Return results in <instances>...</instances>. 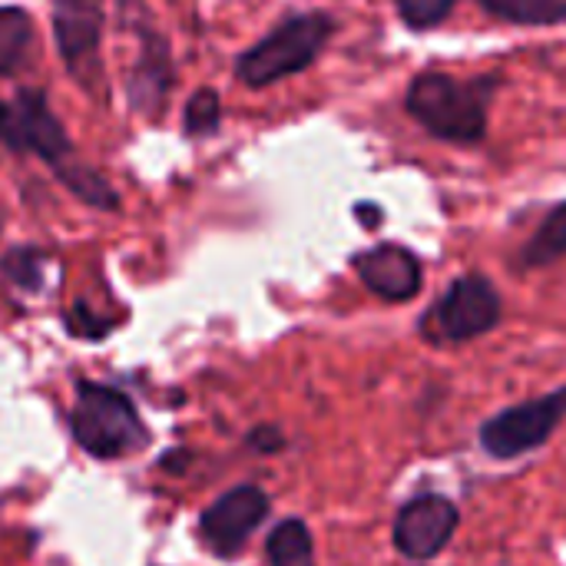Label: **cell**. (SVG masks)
<instances>
[{
	"instance_id": "obj_1",
	"label": "cell",
	"mask_w": 566,
	"mask_h": 566,
	"mask_svg": "<svg viewBox=\"0 0 566 566\" xmlns=\"http://www.w3.org/2000/svg\"><path fill=\"white\" fill-rule=\"evenodd\" d=\"M0 146L10 153H20V156L33 153L36 159H43L53 169V176L80 202H86L99 212L119 209L116 189L106 182V176H99L93 166H86L80 159L70 133L50 109V99L43 90L20 86L10 99L0 96Z\"/></svg>"
},
{
	"instance_id": "obj_2",
	"label": "cell",
	"mask_w": 566,
	"mask_h": 566,
	"mask_svg": "<svg viewBox=\"0 0 566 566\" xmlns=\"http://www.w3.org/2000/svg\"><path fill=\"white\" fill-rule=\"evenodd\" d=\"M497 76H451L444 70H424L411 80L405 93L408 116L444 143H481L491 123V99L497 93Z\"/></svg>"
},
{
	"instance_id": "obj_3",
	"label": "cell",
	"mask_w": 566,
	"mask_h": 566,
	"mask_svg": "<svg viewBox=\"0 0 566 566\" xmlns=\"http://www.w3.org/2000/svg\"><path fill=\"white\" fill-rule=\"evenodd\" d=\"M338 23L328 13H295L285 23H279L272 33H265L259 43L242 50L235 56V76L249 90L272 86L279 80H289L302 70H308L335 36Z\"/></svg>"
},
{
	"instance_id": "obj_4",
	"label": "cell",
	"mask_w": 566,
	"mask_h": 566,
	"mask_svg": "<svg viewBox=\"0 0 566 566\" xmlns=\"http://www.w3.org/2000/svg\"><path fill=\"white\" fill-rule=\"evenodd\" d=\"M504 322V295L501 289L481 275L468 272L454 279L434 305L418 318V335L431 348H461L484 335H491Z\"/></svg>"
},
{
	"instance_id": "obj_5",
	"label": "cell",
	"mask_w": 566,
	"mask_h": 566,
	"mask_svg": "<svg viewBox=\"0 0 566 566\" xmlns=\"http://www.w3.org/2000/svg\"><path fill=\"white\" fill-rule=\"evenodd\" d=\"M73 441L96 461H116L126 454H136L149 434L146 424L119 388L80 381L76 385V405L70 418Z\"/></svg>"
},
{
	"instance_id": "obj_6",
	"label": "cell",
	"mask_w": 566,
	"mask_h": 566,
	"mask_svg": "<svg viewBox=\"0 0 566 566\" xmlns=\"http://www.w3.org/2000/svg\"><path fill=\"white\" fill-rule=\"evenodd\" d=\"M566 421V385L507 405L497 415L484 418L478 428V444L481 451L497 461V464H511L521 461L534 451H541L544 444H551V438L560 431V424Z\"/></svg>"
},
{
	"instance_id": "obj_7",
	"label": "cell",
	"mask_w": 566,
	"mask_h": 566,
	"mask_svg": "<svg viewBox=\"0 0 566 566\" xmlns=\"http://www.w3.org/2000/svg\"><path fill=\"white\" fill-rule=\"evenodd\" d=\"M106 0H53V40L73 83L99 106L106 103V66L99 56Z\"/></svg>"
},
{
	"instance_id": "obj_8",
	"label": "cell",
	"mask_w": 566,
	"mask_h": 566,
	"mask_svg": "<svg viewBox=\"0 0 566 566\" xmlns=\"http://www.w3.org/2000/svg\"><path fill=\"white\" fill-rule=\"evenodd\" d=\"M461 527V507L438 491H421L408 497L391 524V547L408 564L438 560Z\"/></svg>"
},
{
	"instance_id": "obj_9",
	"label": "cell",
	"mask_w": 566,
	"mask_h": 566,
	"mask_svg": "<svg viewBox=\"0 0 566 566\" xmlns=\"http://www.w3.org/2000/svg\"><path fill=\"white\" fill-rule=\"evenodd\" d=\"M272 497L259 484H235L219 494L199 517V541L222 560L239 557L252 534L269 521Z\"/></svg>"
},
{
	"instance_id": "obj_10",
	"label": "cell",
	"mask_w": 566,
	"mask_h": 566,
	"mask_svg": "<svg viewBox=\"0 0 566 566\" xmlns=\"http://www.w3.org/2000/svg\"><path fill=\"white\" fill-rule=\"evenodd\" d=\"M358 282L388 305L415 302L424 289V265L415 249L401 242H378L352 255Z\"/></svg>"
},
{
	"instance_id": "obj_11",
	"label": "cell",
	"mask_w": 566,
	"mask_h": 566,
	"mask_svg": "<svg viewBox=\"0 0 566 566\" xmlns=\"http://www.w3.org/2000/svg\"><path fill=\"white\" fill-rule=\"evenodd\" d=\"M172 83H176V63H172L169 40L156 27H139V53L126 73V96L133 113L146 119H163Z\"/></svg>"
},
{
	"instance_id": "obj_12",
	"label": "cell",
	"mask_w": 566,
	"mask_h": 566,
	"mask_svg": "<svg viewBox=\"0 0 566 566\" xmlns=\"http://www.w3.org/2000/svg\"><path fill=\"white\" fill-rule=\"evenodd\" d=\"M566 259V199L557 202L537 226V232L517 252V272L551 269Z\"/></svg>"
},
{
	"instance_id": "obj_13",
	"label": "cell",
	"mask_w": 566,
	"mask_h": 566,
	"mask_svg": "<svg viewBox=\"0 0 566 566\" xmlns=\"http://www.w3.org/2000/svg\"><path fill=\"white\" fill-rule=\"evenodd\" d=\"M269 566H318L315 560V534L302 517H285L269 531L265 541Z\"/></svg>"
},
{
	"instance_id": "obj_14",
	"label": "cell",
	"mask_w": 566,
	"mask_h": 566,
	"mask_svg": "<svg viewBox=\"0 0 566 566\" xmlns=\"http://www.w3.org/2000/svg\"><path fill=\"white\" fill-rule=\"evenodd\" d=\"M33 50V20L23 7H0V76L27 66Z\"/></svg>"
},
{
	"instance_id": "obj_15",
	"label": "cell",
	"mask_w": 566,
	"mask_h": 566,
	"mask_svg": "<svg viewBox=\"0 0 566 566\" xmlns=\"http://www.w3.org/2000/svg\"><path fill=\"white\" fill-rule=\"evenodd\" d=\"M491 17L517 27H554L566 20V0H478Z\"/></svg>"
},
{
	"instance_id": "obj_16",
	"label": "cell",
	"mask_w": 566,
	"mask_h": 566,
	"mask_svg": "<svg viewBox=\"0 0 566 566\" xmlns=\"http://www.w3.org/2000/svg\"><path fill=\"white\" fill-rule=\"evenodd\" d=\"M219 123H222V99L212 86H199L186 109H182V133L192 136V139H202V136H212L219 133Z\"/></svg>"
},
{
	"instance_id": "obj_17",
	"label": "cell",
	"mask_w": 566,
	"mask_h": 566,
	"mask_svg": "<svg viewBox=\"0 0 566 566\" xmlns=\"http://www.w3.org/2000/svg\"><path fill=\"white\" fill-rule=\"evenodd\" d=\"M3 279L13 282L23 292H36L43 285V269H46V255L33 245H17L3 255L0 262Z\"/></svg>"
},
{
	"instance_id": "obj_18",
	"label": "cell",
	"mask_w": 566,
	"mask_h": 566,
	"mask_svg": "<svg viewBox=\"0 0 566 566\" xmlns=\"http://www.w3.org/2000/svg\"><path fill=\"white\" fill-rule=\"evenodd\" d=\"M458 3L461 0H395V10L411 30H431V27L444 23Z\"/></svg>"
},
{
	"instance_id": "obj_19",
	"label": "cell",
	"mask_w": 566,
	"mask_h": 566,
	"mask_svg": "<svg viewBox=\"0 0 566 566\" xmlns=\"http://www.w3.org/2000/svg\"><path fill=\"white\" fill-rule=\"evenodd\" d=\"M249 448L252 451H259V454H279V451H285V434H282V428H275V424H255L252 431H249Z\"/></svg>"
},
{
	"instance_id": "obj_20",
	"label": "cell",
	"mask_w": 566,
	"mask_h": 566,
	"mask_svg": "<svg viewBox=\"0 0 566 566\" xmlns=\"http://www.w3.org/2000/svg\"><path fill=\"white\" fill-rule=\"evenodd\" d=\"M355 216H358V222H361L368 232H375V229L385 222V212H381V206H375V202H358V206H355Z\"/></svg>"
}]
</instances>
